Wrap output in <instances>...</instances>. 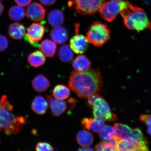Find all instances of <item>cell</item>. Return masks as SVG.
<instances>
[{
  "instance_id": "cell-4",
  "label": "cell",
  "mask_w": 151,
  "mask_h": 151,
  "mask_svg": "<svg viewBox=\"0 0 151 151\" xmlns=\"http://www.w3.org/2000/svg\"><path fill=\"white\" fill-rule=\"evenodd\" d=\"M110 31L107 26L99 22L92 24L87 33L88 42L96 47H101L109 40Z\"/></svg>"
},
{
  "instance_id": "cell-6",
  "label": "cell",
  "mask_w": 151,
  "mask_h": 151,
  "mask_svg": "<svg viewBox=\"0 0 151 151\" xmlns=\"http://www.w3.org/2000/svg\"><path fill=\"white\" fill-rule=\"evenodd\" d=\"M105 0H73L70 3L76 12L83 15H92L99 11Z\"/></svg>"
},
{
  "instance_id": "cell-15",
  "label": "cell",
  "mask_w": 151,
  "mask_h": 151,
  "mask_svg": "<svg viewBox=\"0 0 151 151\" xmlns=\"http://www.w3.org/2000/svg\"><path fill=\"white\" fill-rule=\"evenodd\" d=\"M47 20L52 27L61 26L65 21V17L62 11L58 9H54L49 13Z\"/></svg>"
},
{
  "instance_id": "cell-12",
  "label": "cell",
  "mask_w": 151,
  "mask_h": 151,
  "mask_svg": "<svg viewBox=\"0 0 151 151\" xmlns=\"http://www.w3.org/2000/svg\"><path fill=\"white\" fill-rule=\"evenodd\" d=\"M81 125L85 129L100 133L105 126L104 121L101 119L85 118L81 122Z\"/></svg>"
},
{
  "instance_id": "cell-30",
  "label": "cell",
  "mask_w": 151,
  "mask_h": 151,
  "mask_svg": "<svg viewBox=\"0 0 151 151\" xmlns=\"http://www.w3.org/2000/svg\"><path fill=\"white\" fill-rule=\"evenodd\" d=\"M140 119L147 126V132L149 134L151 135V114L140 115Z\"/></svg>"
},
{
  "instance_id": "cell-36",
  "label": "cell",
  "mask_w": 151,
  "mask_h": 151,
  "mask_svg": "<svg viewBox=\"0 0 151 151\" xmlns=\"http://www.w3.org/2000/svg\"><path fill=\"white\" fill-rule=\"evenodd\" d=\"M4 7L0 1V16H1L3 14Z\"/></svg>"
},
{
  "instance_id": "cell-28",
  "label": "cell",
  "mask_w": 151,
  "mask_h": 151,
  "mask_svg": "<svg viewBox=\"0 0 151 151\" xmlns=\"http://www.w3.org/2000/svg\"><path fill=\"white\" fill-rule=\"evenodd\" d=\"M100 139L103 141H109L114 139L116 133L114 127L107 125L105 126L99 134Z\"/></svg>"
},
{
  "instance_id": "cell-31",
  "label": "cell",
  "mask_w": 151,
  "mask_h": 151,
  "mask_svg": "<svg viewBox=\"0 0 151 151\" xmlns=\"http://www.w3.org/2000/svg\"><path fill=\"white\" fill-rule=\"evenodd\" d=\"M8 47V41L4 36L0 35V52L5 50Z\"/></svg>"
},
{
  "instance_id": "cell-33",
  "label": "cell",
  "mask_w": 151,
  "mask_h": 151,
  "mask_svg": "<svg viewBox=\"0 0 151 151\" xmlns=\"http://www.w3.org/2000/svg\"><path fill=\"white\" fill-rule=\"evenodd\" d=\"M19 5L22 6H26L29 5L32 0H14Z\"/></svg>"
},
{
  "instance_id": "cell-19",
  "label": "cell",
  "mask_w": 151,
  "mask_h": 151,
  "mask_svg": "<svg viewBox=\"0 0 151 151\" xmlns=\"http://www.w3.org/2000/svg\"><path fill=\"white\" fill-rule=\"evenodd\" d=\"M76 140L78 144L81 147H89L93 142V136L89 132L86 130H82L77 133Z\"/></svg>"
},
{
  "instance_id": "cell-25",
  "label": "cell",
  "mask_w": 151,
  "mask_h": 151,
  "mask_svg": "<svg viewBox=\"0 0 151 151\" xmlns=\"http://www.w3.org/2000/svg\"><path fill=\"white\" fill-rule=\"evenodd\" d=\"M9 14L11 19L15 21H20L25 16V10L20 6L15 5L9 9Z\"/></svg>"
},
{
  "instance_id": "cell-1",
  "label": "cell",
  "mask_w": 151,
  "mask_h": 151,
  "mask_svg": "<svg viewBox=\"0 0 151 151\" xmlns=\"http://www.w3.org/2000/svg\"><path fill=\"white\" fill-rule=\"evenodd\" d=\"M103 85L99 68L72 72L68 82L69 88L78 97L84 99L101 91Z\"/></svg>"
},
{
  "instance_id": "cell-21",
  "label": "cell",
  "mask_w": 151,
  "mask_h": 151,
  "mask_svg": "<svg viewBox=\"0 0 151 151\" xmlns=\"http://www.w3.org/2000/svg\"><path fill=\"white\" fill-rule=\"evenodd\" d=\"M26 33L25 27L22 24L16 22L9 26V33L13 39L16 40L22 39Z\"/></svg>"
},
{
  "instance_id": "cell-35",
  "label": "cell",
  "mask_w": 151,
  "mask_h": 151,
  "mask_svg": "<svg viewBox=\"0 0 151 151\" xmlns=\"http://www.w3.org/2000/svg\"><path fill=\"white\" fill-rule=\"evenodd\" d=\"M78 150L79 151H93L94 150L93 148H91V147H82V148H79Z\"/></svg>"
},
{
  "instance_id": "cell-39",
  "label": "cell",
  "mask_w": 151,
  "mask_h": 151,
  "mask_svg": "<svg viewBox=\"0 0 151 151\" xmlns=\"http://www.w3.org/2000/svg\"><path fill=\"white\" fill-rule=\"evenodd\" d=\"M1 1H4V0H1Z\"/></svg>"
},
{
  "instance_id": "cell-26",
  "label": "cell",
  "mask_w": 151,
  "mask_h": 151,
  "mask_svg": "<svg viewBox=\"0 0 151 151\" xmlns=\"http://www.w3.org/2000/svg\"><path fill=\"white\" fill-rule=\"evenodd\" d=\"M94 149L96 151H117V144L114 139L97 143L94 146Z\"/></svg>"
},
{
  "instance_id": "cell-9",
  "label": "cell",
  "mask_w": 151,
  "mask_h": 151,
  "mask_svg": "<svg viewBox=\"0 0 151 151\" xmlns=\"http://www.w3.org/2000/svg\"><path fill=\"white\" fill-rule=\"evenodd\" d=\"M46 9L37 3H32L26 10V16L30 19L35 22L42 21L44 19Z\"/></svg>"
},
{
  "instance_id": "cell-29",
  "label": "cell",
  "mask_w": 151,
  "mask_h": 151,
  "mask_svg": "<svg viewBox=\"0 0 151 151\" xmlns=\"http://www.w3.org/2000/svg\"><path fill=\"white\" fill-rule=\"evenodd\" d=\"M36 150L37 151H53L54 149L50 143L46 142L38 143L35 147Z\"/></svg>"
},
{
  "instance_id": "cell-11",
  "label": "cell",
  "mask_w": 151,
  "mask_h": 151,
  "mask_svg": "<svg viewBox=\"0 0 151 151\" xmlns=\"http://www.w3.org/2000/svg\"><path fill=\"white\" fill-rule=\"evenodd\" d=\"M47 98L53 116H59L67 110V104L65 101L55 99L52 95H47Z\"/></svg>"
},
{
  "instance_id": "cell-23",
  "label": "cell",
  "mask_w": 151,
  "mask_h": 151,
  "mask_svg": "<svg viewBox=\"0 0 151 151\" xmlns=\"http://www.w3.org/2000/svg\"><path fill=\"white\" fill-rule=\"evenodd\" d=\"M58 56L61 61L68 63L73 60L74 54L68 45H64L58 50Z\"/></svg>"
},
{
  "instance_id": "cell-10",
  "label": "cell",
  "mask_w": 151,
  "mask_h": 151,
  "mask_svg": "<svg viewBox=\"0 0 151 151\" xmlns=\"http://www.w3.org/2000/svg\"><path fill=\"white\" fill-rule=\"evenodd\" d=\"M71 48L77 54H83L88 50V42L86 37L82 35L74 36L70 41Z\"/></svg>"
},
{
  "instance_id": "cell-5",
  "label": "cell",
  "mask_w": 151,
  "mask_h": 151,
  "mask_svg": "<svg viewBox=\"0 0 151 151\" xmlns=\"http://www.w3.org/2000/svg\"><path fill=\"white\" fill-rule=\"evenodd\" d=\"M130 4L127 1L105 2L101 5L99 11L101 17L107 22H112L123 9L129 7Z\"/></svg>"
},
{
  "instance_id": "cell-8",
  "label": "cell",
  "mask_w": 151,
  "mask_h": 151,
  "mask_svg": "<svg viewBox=\"0 0 151 151\" xmlns=\"http://www.w3.org/2000/svg\"><path fill=\"white\" fill-rule=\"evenodd\" d=\"M46 32V28L42 24L34 23L27 28V32L24 35V40L35 47H39V42Z\"/></svg>"
},
{
  "instance_id": "cell-22",
  "label": "cell",
  "mask_w": 151,
  "mask_h": 151,
  "mask_svg": "<svg viewBox=\"0 0 151 151\" xmlns=\"http://www.w3.org/2000/svg\"><path fill=\"white\" fill-rule=\"evenodd\" d=\"M28 60L30 65L34 67L37 68L44 65L46 59L42 52L37 50L29 55Z\"/></svg>"
},
{
  "instance_id": "cell-13",
  "label": "cell",
  "mask_w": 151,
  "mask_h": 151,
  "mask_svg": "<svg viewBox=\"0 0 151 151\" xmlns=\"http://www.w3.org/2000/svg\"><path fill=\"white\" fill-rule=\"evenodd\" d=\"M50 35L53 41L58 44H62L68 40L69 34L66 28L61 26L55 27L51 31Z\"/></svg>"
},
{
  "instance_id": "cell-16",
  "label": "cell",
  "mask_w": 151,
  "mask_h": 151,
  "mask_svg": "<svg viewBox=\"0 0 151 151\" xmlns=\"http://www.w3.org/2000/svg\"><path fill=\"white\" fill-rule=\"evenodd\" d=\"M32 85L36 91L42 92L46 91L50 86V81L42 74L38 75L32 81Z\"/></svg>"
},
{
  "instance_id": "cell-2",
  "label": "cell",
  "mask_w": 151,
  "mask_h": 151,
  "mask_svg": "<svg viewBox=\"0 0 151 151\" xmlns=\"http://www.w3.org/2000/svg\"><path fill=\"white\" fill-rule=\"evenodd\" d=\"M13 107L4 96L0 101V131L4 130L6 134H16L26 123L23 116H14L12 111Z\"/></svg>"
},
{
  "instance_id": "cell-20",
  "label": "cell",
  "mask_w": 151,
  "mask_h": 151,
  "mask_svg": "<svg viewBox=\"0 0 151 151\" xmlns=\"http://www.w3.org/2000/svg\"><path fill=\"white\" fill-rule=\"evenodd\" d=\"M113 127L116 137L124 140H129L132 130L129 126L122 123H115Z\"/></svg>"
},
{
  "instance_id": "cell-38",
  "label": "cell",
  "mask_w": 151,
  "mask_h": 151,
  "mask_svg": "<svg viewBox=\"0 0 151 151\" xmlns=\"http://www.w3.org/2000/svg\"><path fill=\"white\" fill-rule=\"evenodd\" d=\"M0 144H1V139H0Z\"/></svg>"
},
{
  "instance_id": "cell-27",
  "label": "cell",
  "mask_w": 151,
  "mask_h": 151,
  "mask_svg": "<svg viewBox=\"0 0 151 151\" xmlns=\"http://www.w3.org/2000/svg\"><path fill=\"white\" fill-rule=\"evenodd\" d=\"M114 139L116 141L118 151H139L135 145L129 141L119 138L116 136Z\"/></svg>"
},
{
  "instance_id": "cell-18",
  "label": "cell",
  "mask_w": 151,
  "mask_h": 151,
  "mask_svg": "<svg viewBox=\"0 0 151 151\" xmlns=\"http://www.w3.org/2000/svg\"><path fill=\"white\" fill-rule=\"evenodd\" d=\"M40 51L45 56L52 58L55 54L57 50V46L53 41L49 39L43 40L39 47Z\"/></svg>"
},
{
  "instance_id": "cell-24",
  "label": "cell",
  "mask_w": 151,
  "mask_h": 151,
  "mask_svg": "<svg viewBox=\"0 0 151 151\" xmlns=\"http://www.w3.org/2000/svg\"><path fill=\"white\" fill-rule=\"evenodd\" d=\"M70 90L65 85L60 84L55 86L52 91V95L56 99L63 100L68 99L70 95Z\"/></svg>"
},
{
  "instance_id": "cell-32",
  "label": "cell",
  "mask_w": 151,
  "mask_h": 151,
  "mask_svg": "<svg viewBox=\"0 0 151 151\" xmlns=\"http://www.w3.org/2000/svg\"><path fill=\"white\" fill-rule=\"evenodd\" d=\"M101 96L98 93L93 94L88 98V105L92 108L93 107L96 99Z\"/></svg>"
},
{
  "instance_id": "cell-7",
  "label": "cell",
  "mask_w": 151,
  "mask_h": 151,
  "mask_svg": "<svg viewBox=\"0 0 151 151\" xmlns=\"http://www.w3.org/2000/svg\"><path fill=\"white\" fill-rule=\"evenodd\" d=\"M92 108L94 117L109 122L118 120L117 117L111 111L108 103L101 96L96 99Z\"/></svg>"
},
{
  "instance_id": "cell-14",
  "label": "cell",
  "mask_w": 151,
  "mask_h": 151,
  "mask_svg": "<svg viewBox=\"0 0 151 151\" xmlns=\"http://www.w3.org/2000/svg\"><path fill=\"white\" fill-rule=\"evenodd\" d=\"M48 107V103L45 98L42 96H36L32 103V110L37 114L42 115L45 114Z\"/></svg>"
},
{
  "instance_id": "cell-17",
  "label": "cell",
  "mask_w": 151,
  "mask_h": 151,
  "mask_svg": "<svg viewBox=\"0 0 151 151\" xmlns=\"http://www.w3.org/2000/svg\"><path fill=\"white\" fill-rule=\"evenodd\" d=\"M72 65L76 71H85L90 69L91 63L86 55H81L75 58Z\"/></svg>"
},
{
  "instance_id": "cell-3",
  "label": "cell",
  "mask_w": 151,
  "mask_h": 151,
  "mask_svg": "<svg viewBox=\"0 0 151 151\" xmlns=\"http://www.w3.org/2000/svg\"><path fill=\"white\" fill-rule=\"evenodd\" d=\"M120 14L126 27L129 29L141 31L151 29V22L140 7L130 4L129 7L123 9Z\"/></svg>"
},
{
  "instance_id": "cell-34",
  "label": "cell",
  "mask_w": 151,
  "mask_h": 151,
  "mask_svg": "<svg viewBox=\"0 0 151 151\" xmlns=\"http://www.w3.org/2000/svg\"><path fill=\"white\" fill-rule=\"evenodd\" d=\"M41 4L46 6H51L55 3L57 0H40Z\"/></svg>"
},
{
  "instance_id": "cell-37",
  "label": "cell",
  "mask_w": 151,
  "mask_h": 151,
  "mask_svg": "<svg viewBox=\"0 0 151 151\" xmlns=\"http://www.w3.org/2000/svg\"><path fill=\"white\" fill-rule=\"evenodd\" d=\"M112 1H114L116 2H120L123 1L124 0H112Z\"/></svg>"
}]
</instances>
